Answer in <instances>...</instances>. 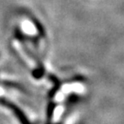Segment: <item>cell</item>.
Wrapping results in <instances>:
<instances>
[{"instance_id": "1", "label": "cell", "mask_w": 124, "mask_h": 124, "mask_svg": "<svg viewBox=\"0 0 124 124\" xmlns=\"http://www.w3.org/2000/svg\"><path fill=\"white\" fill-rule=\"evenodd\" d=\"M0 102H1L4 106L8 107L10 110L13 111V113L15 114V116L17 117V119L19 120V122L21 124H31V122H30V120L27 119V117H26V115L24 114V112H23L17 105H15L12 102L8 101V100H7V99H1Z\"/></svg>"}]
</instances>
